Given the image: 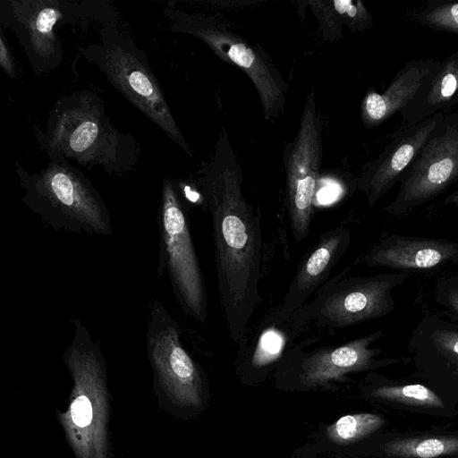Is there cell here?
Wrapping results in <instances>:
<instances>
[{"mask_svg": "<svg viewBox=\"0 0 458 458\" xmlns=\"http://www.w3.org/2000/svg\"><path fill=\"white\" fill-rule=\"evenodd\" d=\"M243 174L226 130L199 171V185L210 215L217 292L226 332L240 344L261 301L262 232L259 211L244 198Z\"/></svg>", "mask_w": 458, "mask_h": 458, "instance_id": "1", "label": "cell"}, {"mask_svg": "<svg viewBox=\"0 0 458 458\" xmlns=\"http://www.w3.org/2000/svg\"><path fill=\"white\" fill-rule=\"evenodd\" d=\"M36 139L49 159L99 166L111 175L130 172L140 152L135 139L112 125L101 98L89 90L59 98Z\"/></svg>", "mask_w": 458, "mask_h": 458, "instance_id": "2", "label": "cell"}, {"mask_svg": "<svg viewBox=\"0 0 458 458\" xmlns=\"http://www.w3.org/2000/svg\"><path fill=\"white\" fill-rule=\"evenodd\" d=\"M15 172L24 191L21 202L49 228L77 234H112L102 197L70 162L49 159L45 168L33 173L16 162Z\"/></svg>", "mask_w": 458, "mask_h": 458, "instance_id": "3", "label": "cell"}, {"mask_svg": "<svg viewBox=\"0 0 458 458\" xmlns=\"http://www.w3.org/2000/svg\"><path fill=\"white\" fill-rule=\"evenodd\" d=\"M64 360L74 386L62 423L77 458H107L105 360L98 342L79 318Z\"/></svg>", "mask_w": 458, "mask_h": 458, "instance_id": "4", "label": "cell"}, {"mask_svg": "<svg viewBox=\"0 0 458 458\" xmlns=\"http://www.w3.org/2000/svg\"><path fill=\"white\" fill-rule=\"evenodd\" d=\"M79 51L130 103L192 157L147 56L129 36L106 23L99 30L98 41L81 47Z\"/></svg>", "mask_w": 458, "mask_h": 458, "instance_id": "5", "label": "cell"}, {"mask_svg": "<svg viewBox=\"0 0 458 458\" xmlns=\"http://www.w3.org/2000/svg\"><path fill=\"white\" fill-rule=\"evenodd\" d=\"M174 32L193 36L204 42L220 59L243 72L259 95L266 121L284 114L287 83L263 47L236 33L228 21L211 13L165 8Z\"/></svg>", "mask_w": 458, "mask_h": 458, "instance_id": "6", "label": "cell"}, {"mask_svg": "<svg viewBox=\"0 0 458 458\" xmlns=\"http://www.w3.org/2000/svg\"><path fill=\"white\" fill-rule=\"evenodd\" d=\"M157 222L159 234L157 274L169 279L181 310L204 324L208 318L205 281L178 186L167 177L162 182Z\"/></svg>", "mask_w": 458, "mask_h": 458, "instance_id": "7", "label": "cell"}, {"mask_svg": "<svg viewBox=\"0 0 458 458\" xmlns=\"http://www.w3.org/2000/svg\"><path fill=\"white\" fill-rule=\"evenodd\" d=\"M346 267L325 283L313 299L291 318L304 332L310 326L318 329H342L381 318L394 308L392 289L407 274L348 276Z\"/></svg>", "mask_w": 458, "mask_h": 458, "instance_id": "8", "label": "cell"}, {"mask_svg": "<svg viewBox=\"0 0 458 458\" xmlns=\"http://www.w3.org/2000/svg\"><path fill=\"white\" fill-rule=\"evenodd\" d=\"M98 15L93 2L2 0L0 8L1 24L14 33L37 73L55 70L64 59L56 25L88 21Z\"/></svg>", "mask_w": 458, "mask_h": 458, "instance_id": "9", "label": "cell"}, {"mask_svg": "<svg viewBox=\"0 0 458 458\" xmlns=\"http://www.w3.org/2000/svg\"><path fill=\"white\" fill-rule=\"evenodd\" d=\"M323 121L310 89L303 105L299 129L283 152L285 202L293 238L305 240L310 233L313 202L322 161Z\"/></svg>", "mask_w": 458, "mask_h": 458, "instance_id": "10", "label": "cell"}, {"mask_svg": "<svg viewBox=\"0 0 458 458\" xmlns=\"http://www.w3.org/2000/svg\"><path fill=\"white\" fill-rule=\"evenodd\" d=\"M458 181V113L445 115L400 180L384 211L401 216L440 195Z\"/></svg>", "mask_w": 458, "mask_h": 458, "instance_id": "11", "label": "cell"}, {"mask_svg": "<svg viewBox=\"0 0 458 458\" xmlns=\"http://www.w3.org/2000/svg\"><path fill=\"white\" fill-rule=\"evenodd\" d=\"M180 325L157 299L149 305L146 344L148 357L163 389L180 403L200 404L202 377L182 344Z\"/></svg>", "mask_w": 458, "mask_h": 458, "instance_id": "12", "label": "cell"}, {"mask_svg": "<svg viewBox=\"0 0 458 458\" xmlns=\"http://www.w3.org/2000/svg\"><path fill=\"white\" fill-rule=\"evenodd\" d=\"M383 332L373 333L338 345L307 350L305 340L290 348L283 358L293 360L298 382L306 387L340 381L350 373L371 367L379 349L371 348Z\"/></svg>", "mask_w": 458, "mask_h": 458, "instance_id": "13", "label": "cell"}, {"mask_svg": "<svg viewBox=\"0 0 458 458\" xmlns=\"http://www.w3.org/2000/svg\"><path fill=\"white\" fill-rule=\"evenodd\" d=\"M445 115L439 112L413 126L397 129L379 156L364 165L355 183L365 194L369 206L375 205L400 182L403 174L441 124Z\"/></svg>", "mask_w": 458, "mask_h": 458, "instance_id": "14", "label": "cell"}, {"mask_svg": "<svg viewBox=\"0 0 458 458\" xmlns=\"http://www.w3.org/2000/svg\"><path fill=\"white\" fill-rule=\"evenodd\" d=\"M350 242L351 232L345 225H338L319 236L303 256L282 302L272 310L279 318L290 319L328 281Z\"/></svg>", "mask_w": 458, "mask_h": 458, "instance_id": "15", "label": "cell"}, {"mask_svg": "<svg viewBox=\"0 0 458 458\" xmlns=\"http://www.w3.org/2000/svg\"><path fill=\"white\" fill-rule=\"evenodd\" d=\"M458 259V243L420 237L392 235L374 245L360 259L369 267L424 270Z\"/></svg>", "mask_w": 458, "mask_h": 458, "instance_id": "16", "label": "cell"}, {"mask_svg": "<svg viewBox=\"0 0 458 458\" xmlns=\"http://www.w3.org/2000/svg\"><path fill=\"white\" fill-rule=\"evenodd\" d=\"M437 62L431 58L411 60L397 72L383 92L368 90L360 104V118L364 126L367 129L377 127L399 113L413 98Z\"/></svg>", "mask_w": 458, "mask_h": 458, "instance_id": "17", "label": "cell"}, {"mask_svg": "<svg viewBox=\"0 0 458 458\" xmlns=\"http://www.w3.org/2000/svg\"><path fill=\"white\" fill-rule=\"evenodd\" d=\"M458 105V51L449 55L428 72L413 98L399 112L402 128Z\"/></svg>", "mask_w": 458, "mask_h": 458, "instance_id": "18", "label": "cell"}, {"mask_svg": "<svg viewBox=\"0 0 458 458\" xmlns=\"http://www.w3.org/2000/svg\"><path fill=\"white\" fill-rule=\"evenodd\" d=\"M303 332L292 318L283 320L271 310L251 331L248 330L240 345L246 361L253 369L259 370L282 360Z\"/></svg>", "mask_w": 458, "mask_h": 458, "instance_id": "19", "label": "cell"}, {"mask_svg": "<svg viewBox=\"0 0 458 458\" xmlns=\"http://www.w3.org/2000/svg\"><path fill=\"white\" fill-rule=\"evenodd\" d=\"M310 4L326 40L340 39L344 25L356 32L372 24L370 13L360 0L311 1Z\"/></svg>", "mask_w": 458, "mask_h": 458, "instance_id": "20", "label": "cell"}, {"mask_svg": "<svg viewBox=\"0 0 458 458\" xmlns=\"http://www.w3.org/2000/svg\"><path fill=\"white\" fill-rule=\"evenodd\" d=\"M385 452L397 458H436L458 453V437L398 438L387 443Z\"/></svg>", "mask_w": 458, "mask_h": 458, "instance_id": "21", "label": "cell"}, {"mask_svg": "<svg viewBox=\"0 0 458 458\" xmlns=\"http://www.w3.org/2000/svg\"><path fill=\"white\" fill-rule=\"evenodd\" d=\"M381 416L373 413L344 415L327 428L328 439L341 445L356 443L384 425Z\"/></svg>", "mask_w": 458, "mask_h": 458, "instance_id": "22", "label": "cell"}, {"mask_svg": "<svg viewBox=\"0 0 458 458\" xmlns=\"http://www.w3.org/2000/svg\"><path fill=\"white\" fill-rule=\"evenodd\" d=\"M372 395L377 398L412 405L442 407L439 396L420 384L405 386H383L376 388Z\"/></svg>", "mask_w": 458, "mask_h": 458, "instance_id": "23", "label": "cell"}, {"mask_svg": "<svg viewBox=\"0 0 458 458\" xmlns=\"http://www.w3.org/2000/svg\"><path fill=\"white\" fill-rule=\"evenodd\" d=\"M416 21L435 30L458 34V2L430 0L417 14Z\"/></svg>", "mask_w": 458, "mask_h": 458, "instance_id": "24", "label": "cell"}, {"mask_svg": "<svg viewBox=\"0 0 458 458\" xmlns=\"http://www.w3.org/2000/svg\"><path fill=\"white\" fill-rule=\"evenodd\" d=\"M433 339L439 349L458 358V332L439 330L434 334Z\"/></svg>", "mask_w": 458, "mask_h": 458, "instance_id": "25", "label": "cell"}, {"mask_svg": "<svg viewBox=\"0 0 458 458\" xmlns=\"http://www.w3.org/2000/svg\"><path fill=\"white\" fill-rule=\"evenodd\" d=\"M0 65L6 74L11 78H15L14 63L5 42L3 31H1L0 38Z\"/></svg>", "mask_w": 458, "mask_h": 458, "instance_id": "26", "label": "cell"}, {"mask_svg": "<svg viewBox=\"0 0 458 458\" xmlns=\"http://www.w3.org/2000/svg\"><path fill=\"white\" fill-rule=\"evenodd\" d=\"M450 306L458 313V290L453 291L449 295Z\"/></svg>", "mask_w": 458, "mask_h": 458, "instance_id": "27", "label": "cell"}, {"mask_svg": "<svg viewBox=\"0 0 458 458\" xmlns=\"http://www.w3.org/2000/svg\"><path fill=\"white\" fill-rule=\"evenodd\" d=\"M444 202L447 205L452 204L458 207V189L447 196Z\"/></svg>", "mask_w": 458, "mask_h": 458, "instance_id": "28", "label": "cell"}]
</instances>
